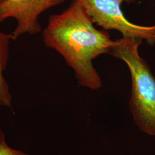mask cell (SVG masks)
Here are the masks:
<instances>
[{
    "label": "cell",
    "mask_w": 155,
    "mask_h": 155,
    "mask_svg": "<svg viewBox=\"0 0 155 155\" xmlns=\"http://www.w3.org/2000/svg\"><path fill=\"white\" fill-rule=\"evenodd\" d=\"M65 0H4L0 4V24L6 18H13L17 25L10 33L12 40L28 34L36 35L42 31L39 17L54 6L64 3Z\"/></svg>",
    "instance_id": "4"
},
{
    "label": "cell",
    "mask_w": 155,
    "mask_h": 155,
    "mask_svg": "<svg viewBox=\"0 0 155 155\" xmlns=\"http://www.w3.org/2000/svg\"><path fill=\"white\" fill-rule=\"evenodd\" d=\"M143 40L123 38L115 40L109 54L126 63L132 79L129 107L139 129L155 136V77L139 53Z\"/></svg>",
    "instance_id": "2"
},
{
    "label": "cell",
    "mask_w": 155,
    "mask_h": 155,
    "mask_svg": "<svg viewBox=\"0 0 155 155\" xmlns=\"http://www.w3.org/2000/svg\"><path fill=\"white\" fill-rule=\"evenodd\" d=\"M94 24L82 5L72 0L64 11L50 16L42 37L45 45L56 51L72 68L79 84L95 90L101 87L102 81L93 61L109 54L115 40Z\"/></svg>",
    "instance_id": "1"
},
{
    "label": "cell",
    "mask_w": 155,
    "mask_h": 155,
    "mask_svg": "<svg viewBox=\"0 0 155 155\" xmlns=\"http://www.w3.org/2000/svg\"><path fill=\"white\" fill-rule=\"evenodd\" d=\"M0 155H31L20 150L10 147L6 142L4 132L0 129Z\"/></svg>",
    "instance_id": "6"
},
{
    "label": "cell",
    "mask_w": 155,
    "mask_h": 155,
    "mask_svg": "<svg viewBox=\"0 0 155 155\" xmlns=\"http://www.w3.org/2000/svg\"><path fill=\"white\" fill-rule=\"evenodd\" d=\"M12 40L11 34L4 33L0 31V106L9 108L12 107V96L4 72L8 63L9 45Z\"/></svg>",
    "instance_id": "5"
},
{
    "label": "cell",
    "mask_w": 155,
    "mask_h": 155,
    "mask_svg": "<svg viewBox=\"0 0 155 155\" xmlns=\"http://www.w3.org/2000/svg\"><path fill=\"white\" fill-rule=\"evenodd\" d=\"M4 1V0H0V4H1Z\"/></svg>",
    "instance_id": "7"
},
{
    "label": "cell",
    "mask_w": 155,
    "mask_h": 155,
    "mask_svg": "<svg viewBox=\"0 0 155 155\" xmlns=\"http://www.w3.org/2000/svg\"><path fill=\"white\" fill-rule=\"evenodd\" d=\"M94 24L104 30H116L123 38L145 40L150 45H155V24L143 26L129 21L124 15L121 5L135 0H77Z\"/></svg>",
    "instance_id": "3"
}]
</instances>
